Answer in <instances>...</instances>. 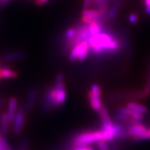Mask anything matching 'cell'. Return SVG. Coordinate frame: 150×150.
<instances>
[{"label":"cell","instance_id":"1","mask_svg":"<svg viewBox=\"0 0 150 150\" xmlns=\"http://www.w3.org/2000/svg\"><path fill=\"white\" fill-rule=\"evenodd\" d=\"M90 53L93 56H110L120 50L121 42L115 35L109 31H104L92 35L88 39Z\"/></svg>","mask_w":150,"mask_h":150},{"label":"cell","instance_id":"2","mask_svg":"<svg viewBox=\"0 0 150 150\" xmlns=\"http://www.w3.org/2000/svg\"><path fill=\"white\" fill-rule=\"evenodd\" d=\"M104 140V131L102 129L97 131H88L79 134L72 139L74 147H87L90 145Z\"/></svg>","mask_w":150,"mask_h":150},{"label":"cell","instance_id":"3","mask_svg":"<svg viewBox=\"0 0 150 150\" xmlns=\"http://www.w3.org/2000/svg\"><path fill=\"white\" fill-rule=\"evenodd\" d=\"M48 91L50 92L56 108L61 107L65 104L67 99V93L64 82L54 83V85L48 89Z\"/></svg>","mask_w":150,"mask_h":150},{"label":"cell","instance_id":"4","mask_svg":"<svg viewBox=\"0 0 150 150\" xmlns=\"http://www.w3.org/2000/svg\"><path fill=\"white\" fill-rule=\"evenodd\" d=\"M101 95H102V90L100 87L97 84H93L91 87V91L88 93V97L90 106L95 111L98 112L103 106Z\"/></svg>","mask_w":150,"mask_h":150},{"label":"cell","instance_id":"5","mask_svg":"<svg viewBox=\"0 0 150 150\" xmlns=\"http://www.w3.org/2000/svg\"><path fill=\"white\" fill-rule=\"evenodd\" d=\"M105 16L99 9H86L81 13V21L83 24H90L99 20H104Z\"/></svg>","mask_w":150,"mask_h":150},{"label":"cell","instance_id":"6","mask_svg":"<svg viewBox=\"0 0 150 150\" xmlns=\"http://www.w3.org/2000/svg\"><path fill=\"white\" fill-rule=\"evenodd\" d=\"M25 122V110L23 106H20L17 110L16 117L13 123V131L15 135L21 133Z\"/></svg>","mask_w":150,"mask_h":150},{"label":"cell","instance_id":"7","mask_svg":"<svg viewBox=\"0 0 150 150\" xmlns=\"http://www.w3.org/2000/svg\"><path fill=\"white\" fill-rule=\"evenodd\" d=\"M147 129V127L143 123H142L141 122H139L129 126L128 128L127 129V132L128 136L134 138V137H136L138 135L142 134Z\"/></svg>","mask_w":150,"mask_h":150},{"label":"cell","instance_id":"8","mask_svg":"<svg viewBox=\"0 0 150 150\" xmlns=\"http://www.w3.org/2000/svg\"><path fill=\"white\" fill-rule=\"evenodd\" d=\"M117 97L120 99H128V100H138L147 98L145 93L142 91H127L118 94Z\"/></svg>","mask_w":150,"mask_h":150},{"label":"cell","instance_id":"9","mask_svg":"<svg viewBox=\"0 0 150 150\" xmlns=\"http://www.w3.org/2000/svg\"><path fill=\"white\" fill-rule=\"evenodd\" d=\"M17 110H18V99L16 97H13L9 99L8 104V112H7V115H8L9 122H10L11 125H12L13 123Z\"/></svg>","mask_w":150,"mask_h":150},{"label":"cell","instance_id":"10","mask_svg":"<svg viewBox=\"0 0 150 150\" xmlns=\"http://www.w3.org/2000/svg\"><path fill=\"white\" fill-rule=\"evenodd\" d=\"M38 92L35 88H31L28 91L26 99V108L29 111H31L34 108L37 99Z\"/></svg>","mask_w":150,"mask_h":150},{"label":"cell","instance_id":"11","mask_svg":"<svg viewBox=\"0 0 150 150\" xmlns=\"http://www.w3.org/2000/svg\"><path fill=\"white\" fill-rule=\"evenodd\" d=\"M11 124L9 122L7 112H2L0 115V134L4 136L8 134L9 127Z\"/></svg>","mask_w":150,"mask_h":150},{"label":"cell","instance_id":"12","mask_svg":"<svg viewBox=\"0 0 150 150\" xmlns=\"http://www.w3.org/2000/svg\"><path fill=\"white\" fill-rule=\"evenodd\" d=\"M85 41L86 40H83L82 42L78 43L71 49L70 55H69V61L72 62L78 59L79 56L81 52L82 51V49L83 47L84 44H85Z\"/></svg>","mask_w":150,"mask_h":150},{"label":"cell","instance_id":"13","mask_svg":"<svg viewBox=\"0 0 150 150\" xmlns=\"http://www.w3.org/2000/svg\"><path fill=\"white\" fill-rule=\"evenodd\" d=\"M98 112L102 122L101 126H108V125H110L114 123L112 122V120L109 115V112H108L107 108L105 106H103Z\"/></svg>","mask_w":150,"mask_h":150},{"label":"cell","instance_id":"14","mask_svg":"<svg viewBox=\"0 0 150 150\" xmlns=\"http://www.w3.org/2000/svg\"><path fill=\"white\" fill-rule=\"evenodd\" d=\"M25 57V54L22 52H13L4 54L2 59L4 61L9 62L21 60Z\"/></svg>","mask_w":150,"mask_h":150},{"label":"cell","instance_id":"15","mask_svg":"<svg viewBox=\"0 0 150 150\" xmlns=\"http://www.w3.org/2000/svg\"><path fill=\"white\" fill-rule=\"evenodd\" d=\"M126 107L128 108L129 109H130L131 110H134V111L140 112V113L142 114V115L147 113L148 111L147 108L145 106H144V105L142 104H140L139 103L134 102H129L128 103H127Z\"/></svg>","mask_w":150,"mask_h":150},{"label":"cell","instance_id":"16","mask_svg":"<svg viewBox=\"0 0 150 150\" xmlns=\"http://www.w3.org/2000/svg\"><path fill=\"white\" fill-rule=\"evenodd\" d=\"M18 76V72L10 67L4 66L1 67L0 70V76L1 79H15L17 78Z\"/></svg>","mask_w":150,"mask_h":150},{"label":"cell","instance_id":"17","mask_svg":"<svg viewBox=\"0 0 150 150\" xmlns=\"http://www.w3.org/2000/svg\"><path fill=\"white\" fill-rule=\"evenodd\" d=\"M146 97H148L150 96V60L148 63L147 71V76H146V81H145V85L144 87L143 91H142Z\"/></svg>","mask_w":150,"mask_h":150},{"label":"cell","instance_id":"18","mask_svg":"<svg viewBox=\"0 0 150 150\" xmlns=\"http://www.w3.org/2000/svg\"><path fill=\"white\" fill-rule=\"evenodd\" d=\"M76 27H70L68 28L65 31V35H64V39L65 40V45L68 44L71 40L74 38L75 35H76Z\"/></svg>","mask_w":150,"mask_h":150},{"label":"cell","instance_id":"19","mask_svg":"<svg viewBox=\"0 0 150 150\" xmlns=\"http://www.w3.org/2000/svg\"><path fill=\"white\" fill-rule=\"evenodd\" d=\"M133 140H136V141H141V140H145L150 139V129H147L145 131L141 134L138 135L136 137L132 138Z\"/></svg>","mask_w":150,"mask_h":150},{"label":"cell","instance_id":"20","mask_svg":"<svg viewBox=\"0 0 150 150\" xmlns=\"http://www.w3.org/2000/svg\"><path fill=\"white\" fill-rule=\"evenodd\" d=\"M120 6V3H117L115 4L113 6L110 8V10L108 12L107 17L108 19L111 20V19H113L117 15V13L118 10H119Z\"/></svg>","mask_w":150,"mask_h":150},{"label":"cell","instance_id":"21","mask_svg":"<svg viewBox=\"0 0 150 150\" xmlns=\"http://www.w3.org/2000/svg\"><path fill=\"white\" fill-rule=\"evenodd\" d=\"M0 150H13L12 148L6 140L3 135L0 134Z\"/></svg>","mask_w":150,"mask_h":150},{"label":"cell","instance_id":"22","mask_svg":"<svg viewBox=\"0 0 150 150\" xmlns=\"http://www.w3.org/2000/svg\"><path fill=\"white\" fill-rule=\"evenodd\" d=\"M97 147H98L99 150H110V148L107 144V141L104 140H102L97 142Z\"/></svg>","mask_w":150,"mask_h":150},{"label":"cell","instance_id":"23","mask_svg":"<svg viewBox=\"0 0 150 150\" xmlns=\"http://www.w3.org/2000/svg\"><path fill=\"white\" fill-rule=\"evenodd\" d=\"M129 21L131 24H136L138 21V16L136 13H131L129 16Z\"/></svg>","mask_w":150,"mask_h":150},{"label":"cell","instance_id":"24","mask_svg":"<svg viewBox=\"0 0 150 150\" xmlns=\"http://www.w3.org/2000/svg\"><path fill=\"white\" fill-rule=\"evenodd\" d=\"M28 145H29V142L27 139H23L22 140L21 143H20V147L18 150H27Z\"/></svg>","mask_w":150,"mask_h":150},{"label":"cell","instance_id":"25","mask_svg":"<svg viewBox=\"0 0 150 150\" xmlns=\"http://www.w3.org/2000/svg\"><path fill=\"white\" fill-rule=\"evenodd\" d=\"M144 5H145V13L150 16V0H143Z\"/></svg>","mask_w":150,"mask_h":150},{"label":"cell","instance_id":"26","mask_svg":"<svg viewBox=\"0 0 150 150\" xmlns=\"http://www.w3.org/2000/svg\"><path fill=\"white\" fill-rule=\"evenodd\" d=\"M50 1V0H33L35 5L38 6H44Z\"/></svg>","mask_w":150,"mask_h":150},{"label":"cell","instance_id":"27","mask_svg":"<svg viewBox=\"0 0 150 150\" xmlns=\"http://www.w3.org/2000/svg\"><path fill=\"white\" fill-rule=\"evenodd\" d=\"M92 3V0H84L83 1V10L88 9L89 7L91 6Z\"/></svg>","mask_w":150,"mask_h":150},{"label":"cell","instance_id":"28","mask_svg":"<svg viewBox=\"0 0 150 150\" xmlns=\"http://www.w3.org/2000/svg\"><path fill=\"white\" fill-rule=\"evenodd\" d=\"M72 150H95V149L91 147H89L88 146H87V147H76Z\"/></svg>","mask_w":150,"mask_h":150},{"label":"cell","instance_id":"29","mask_svg":"<svg viewBox=\"0 0 150 150\" xmlns=\"http://www.w3.org/2000/svg\"><path fill=\"white\" fill-rule=\"evenodd\" d=\"M11 1V0H0V7H4L7 4H8Z\"/></svg>","mask_w":150,"mask_h":150},{"label":"cell","instance_id":"30","mask_svg":"<svg viewBox=\"0 0 150 150\" xmlns=\"http://www.w3.org/2000/svg\"><path fill=\"white\" fill-rule=\"evenodd\" d=\"M6 102V99L2 96H0V110H1V108L4 107V106L5 105Z\"/></svg>","mask_w":150,"mask_h":150}]
</instances>
